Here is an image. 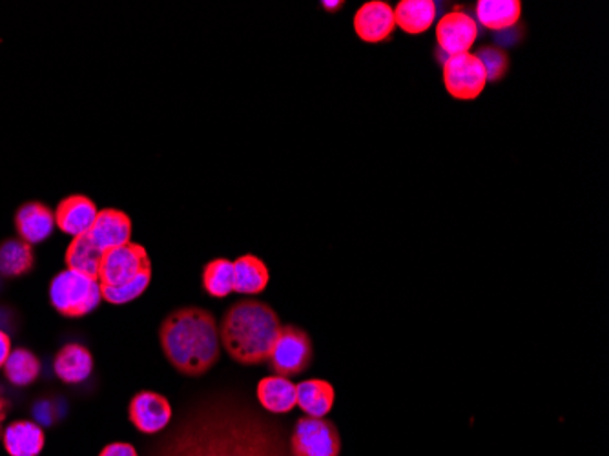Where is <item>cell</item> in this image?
I'll return each mask as SVG.
<instances>
[{
    "label": "cell",
    "instance_id": "29",
    "mask_svg": "<svg viewBox=\"0 0 609 456\" xmlns=\"http://www.w3.org/2000/svg\"><path fill=\"white\" fill-rule=\"evenodd\" d=\"M11 353V338L4 331H0V369L4 367L5 360Z\"/></svg>",
    "mask_w": 609,
    "mask_h": 456
},
{
    "label": "cell",
    "instance_id": "20",
    "mask_svg": "<svg viewBox=\"0 0 609 456\" xmlns=\"http://www.w3.org/2000/svg\"><path fill=\"white\" fill-rule=\"evenodd\" d=\"M296 386H298V408L303 411L304 416L325 419L326 414L331 413L336 402V389L331 381L310 378Z\"/></svg>",
    "mask_w": 609,
    "mask_h": 456
},
{
    "label": "cell",
    "instance_id": "18",
    "mask_svg": "<svg viewBox=\"0 0 609 456\" xmlns=\"http://www.w3.org/2000/svg\"><path fill=\"white\" fill-rule=\"evenodd\" d=\"M439 15L434 0H400L395 8L396 26L407 35H422L433 27Z\"/></svg>",
    "mask_w": 609,
    "mask_h": 456
},
{
    "label": "cell",
    "instance_id": "4",
    "mask_svg": "<svg viewBox=\"0 0 609 456\" xmlns=\"http://www.w3.org/2000/svg\"><path fill=\"white\" fill-rule=\"evenodd\" d=\"M49 301L60 316H88L101 305V283L77 270H63L49 283Z\"/></svg>",
    "mask_w": 609,
    "mask_h": 456
},
{
    "label": "cell",
    "instance_id": "14",
    "mask_svg": "<svg viewBox=\"0 0 609 456\" xmlns=\"http://www.w3.org/2000/svg\"><path fill=\"white\" fill-rule=\"evenodd\" d=\"M55 214L48 204L41 201H27L15 212V231L21 240L37 245L54 234Z\"/></svg>",
    "mask_w": 609,
    "mask_h": 456
},
{
    "label": "cell",
    "instance_id": "1",
    "mask_svg": "<svg viewBox=\"0 0 609 456\" xmlns=\"http://www.w3.org/2000/svg\"><path fill=\"white\" fill-rule=\"evenodd\" d=\"M155 444L154 456H290L284 425L225 397L209 398Z\"/></svg>",
    "mask_w": 609,
    "mask_h": 456
},
{
    "label": "cell",
    "instance_id": "12",
    "mask_svg": "<svg viewBox=\"0 0 609 456\" xmlns=\"http://www.w3.org/2000/svg\"><path fill=\"white\" fill-rule=\"evenodd\" d=\"M134 225L132 218L126 212L118 209H102L97 214L96 223L91 226L88 236L102 253L112 248L123 247L132 242Z\"/></svg>",
    "mask_w": 609,
    "mask_h": 456
},
{
    "label": "cell",
    "instance_id": "26",
    "mask_svg": "<svg viewBox=\"0 0 609 456\" xmlns=\"http://www.w3.org/2000/svg\"><path fill=\"white\" fill-rule=\"evenodd\" d=\"M152 267L143 270L137 278L129 283L119 285V287H104L101 285L102 300L112 303V305H126L137 300L140 296L145 294L146 289L151 287Z\"/></svg>",
    "mask_w": 609,
    "mask_h": 456
},
{
    "label": "cell",
    "instance_id": "30",
    "mask_svg": "<svg viewBox=\"0 0 609 456\" xmlns=\"http://www.w3.org/2000/svg\"><path fill=\"white\" fill-rule=\"evenodd\" d=\"M343 5H345V2H343V0H337V2H329V0H323V2H321V8H323V10L325 11H331V13L342 10Z\"/></svg>",
    "mask_w": 609,
    "mask_h": 456
},
{
    "label": "cell",
    "instance_id": "6",
    "mask_svg": "<svg viewBox=\"0 0 609 456\" xmlns=\"http://www.w3.org/2000/svg\"><path fill=\"white\" fill-rule=\"evenodd\" d=\"M290 456H340L342 435L331 420L301 416L289 436Z\"/></svg>",
    "mask_w": 609,
    "mask_h": 456
},
{
    "label": "cell",
    "instance_id": "8",
    "mask_svg": "<svg viewBox=\"0 0 609 456\" xmlns=\"http://www.w3.org/2000/svg\"><path fill=\"white\" fill-rule=\"evenodd\" d=\"M148 267H152V262L146 248L140 243L130 242L104 253L97 279L104 287H119L137 278Z\"/></svg>",
    "mask_w": 609,
    "mask_h": 456
},
{
    "label": "cell",
    "instance_id": "5",
    "mask_svg": "<svg viewBox=\"0 0 609 456\" xmlns=\"http://www.w3.org/2000/svg\"><path fill=\"white\" fill-rule=\"evenodd\" d=\"M314 360V345L310 334L298 325H284L268 355L274 375L292 378L303 375Z\"/></svg>",
    "mask_w": 609,
    "mask_h": 456
},
{
    "label": "cell",
    "instance_id": "15",
    "mask_svg": "<svg viewBox=\"0 0 609 456\" xmlns=\"http://www.w3.org/2000/svg\"><path fill=\"white\" fill-rule=\"evenodd\" d=\"M257 403L270 414H289L298 405V386L285 376L270 375L256 387Z\"/></svg>",
    "mask_w": 609,
    "mask_h": 456
},
{
    "label": "cell",
    "instance_id": "7",
    "mask_svg": "<svg viewBox=\"0 0 609 456\" xmlns=\"http://www.w3.org/2000/svg\"><path fill=\"white\" fill-rule=\"evenodd\" d=\"M444 87L453 99L475 101L487 87V76L475 54L451 55L442 65Z\"/></svg>",
    "mask_w": 609,
    "mask_h": 456
},
{
    "label": "cell",
    "instance_id": "24",
    "mask_svg": "<svg viewBox=\"0 0 609 456\" xmlns=\"http://www.w3.org/2000/svg\"><path fill=\"white\" fill-rule=\"evenodd\" d=\"M201 285L210 298L225 300L234 292V262L215 258L204 265L201 273Z\"/></svg>",
    "mask_w": 609,
    "mask_h": 456
},
{
    "label": "cell",
    "instance_id": "2",
    "mask_svg": "<svg viewBox=\"0 0 609 456\" xmlns=\"http://www.w3.org/2000/svg\"><path fill=\"white\" fill-rule=\"evenodd\" d=\"M159 344L177 372L199 378L220 362V323L207 309L181 307L160 323Z\"/></svg>",
    "mask_w": 609,
    "mask_h": 456
},
{
    "label": "cell",
    "instance_id": "28",
    "mask_svg": "<svg viewBox=\"0 0 609 456\" xmlns=\"http://www.w3.org/2000/svg\"><path fill=\"white\" fill-rule=\"evenodd\" d=\"M99 456H140V453L129 442H112V444L102 447Z\"/></svg>",
    "mask_w": 609,
    "mask_h": 456
},
{
    "label": "cell",
    "instance_id": "25",
    "mask_svg": "<svg viewBox=\"0 0 609 456\" xmlns=\"http://www.w3.org/2000/svg\"><path fill=\"white\" fill-rule=\"evenodd\" d=\"M2 369H4L5 380L10 381L11 386H32L41 375V360L32 351L15 349L11 351Z\"/></svg>",
    "mask_w": 609,
    "mask_h": 456
},
{
    "label": "cell",
    "instance_id": "31",
    "mask_svg": "<svg viewBox=\"0 0 609 456\" xmlns=\"http://www.w3.org/2000/svg\"><path fill=\"white\" fill-rule=\"evenodd\" d=\"M5 413H8V405H5L4 398L0 397V433H2V424H4Z\"/></svg>",
    "mask_w": 609,
    "mask_h": 456
},
{
    "label": "cell",
    "instance_id": "22",
    "mask_svg": "<svg viewBox=\"0 0 609 456\" xmlns=\"http://www.w3.org/2000/svg\"><path fill=\"white\" fill-rule=\"evenodd\" d=\"M35 265L33 245L21 237H8L0 243V274L5 278H19L32 273Z\"/></svg>",
    "mask_w": 609,
    "mask_h": 456
},
{
    "label": "cell",
    "instance_id": "21",
    "mask_svg": "<svg viewBox=\"0 0 609 456\" xmlns=\"http://www.w3.org/2000/svg\"><path fill=\"white\" fill-rule=\"evenodd\" d=\"M270 273L263 259L254 254H243L234 262V292L257 296L267 290Z\"/></svg>",
    "mask_w": 609,
    "mask_h": 456
},
{
    "label": "cell",
    "instance_id": "27",
    "mask_svg": "<svg viewBox=\"0 0 609 456\" xmlns=\"http://www.w3.org/2000/svg\"><path fill=\"white\" fill-rule=\"evenodd\" d=\"M475 55L486 70L487 82H500L503 77L508 76L511 59L506 49L498 48V46H480L476 49Z\"/></svg>",
    "mask_w": 609,
    "mask_h": 456
},
{
    "label": "cell",
    "instance_id": "17",
    "mask_svg": "<svg viewBox=\"0 0 609 456\" xmlns=\"http://www.w3.org/2000/svg\"><path fill=\"white\" fill-rule=\"evenodd\" d=\"M55 375L70 386H77L93 372V356L85 345L66 344L54 358Z\"/></svg>",
    "mask_w": 609,
    "mask_h": 456
},
{
    "label": "cell",
    "instance_id": "16",
    "mask_svg": "<svg viewBox=\"0 0 609 456\" xmlns=\"http://www.w3.org/2000/svg\"><path fill=\"white\" fill-rule=\"evenodd\" d=\"M2 444L10 456H38L46 446V435L35 422L16 420L2 433Z\"/></svg>",
    "mask_w": 609,
    "mask_h": 456
},
{
    "label": "cell",
    "instance_id": "3",
    "mask_svg": "<svg viewBox=\"0 0 609 456\" xmlns=\"http://www.w3.org/2000/svg\"><path fill=\"white\" fill-rule=\"evenodd\" d=\"M281 327L279 314L273 307L265 301L245 298L229 307L221 320V345L237 364L259 365L268 360Z\"/></svg>",
    "mask_w": 609,
    "mask_h": 456
},
{
    "label": "cell",
    "instance_id": "9",
    "mask_svg": "<svg viewBox=\"0 0 609 456\" xmlns=\"http://www.w3.org/2000/svg\"><path fill=\"white\" fill-rule=\"evenodd\" d=\"M174 416L168 398L159 392L141 391L129 403V420L143 435H157L168 427Z\"/></svg>",
    "mask_w": 609,
    "mask_h": 456
},
{
    "label": "cell",
    "instance_id": "19",
    "mask_svg": "<svg viewBox=\"0 0 609 456\" xmlns=\"http://www.w3.org/2000/svg\"><path fill=\"white\" fill-rule=\"evenodd\" d=\"M476 24L489 32H503L517 26L522 16V2L520 0H478L475 5Z\"/></svg>",
    "mask_w": 609,
    "mask_h": 456
},
{
    "label": "cell",
    "instance_id": "11",
    "mask_svg": "<svg viewBox=\"0 0 609 456\" xmlns=\"http://www.w3.org/2000/svg\"><path fill=\"white\" fill-rule=\"evenodd\" d=\"M353 24L359 41L367 44L385 43L396 30L395 8L385 0H370L359 5Z\"/></svg>",
    "mask_w": 609,
    "mask_h": 456
},
{
    "label": "cell",
    "instance_id": "13",
    "mask_svg": "<svg viewBox=\"0 0 609 456\" xmlns=\"http://www.w3.org/2000/svg\"><path fill=\"white\" fill-rule=\"evenodd\" d=\"M55 226L68 236H85L96 223L99 209L85 193H71L55 209Z\"/></svg>",
    "mask_w": 609,
    "mask_h": 456
},
{
    "label": "cell",
    "instance_id": "10",
    "mask_svg": "<svg viewBox=\"0 0 609 456\" xmlns=\"http://www.w3.org/2000/svg\"><path fill=\"white\" fill-rule=\"evenodd\" d=\"M478 24L462 10L450 11L436 24V44L440 52L451 55L469 54L478 38Z\"/></svg>",
    "mask_w": 609,
    "mask_h": 456
},
{
    "label": "cell",
    "instance_id": "23",
    "mask_svg": "<svg viewBox=\"0 0 609 456\" xmlns=\"http://www.w3.org/2000/svg\"><path fill=\"white\" fill-rule=\"evenodd\" d=\"M102 253L96 243L91 242L90 236H77L71 240L66 248L65 262L68 269L86 274L91 278H99V267H101Z\"/></svg>",
    "mask_w": 609,
    "mask_h": 456
}]
</instances>
